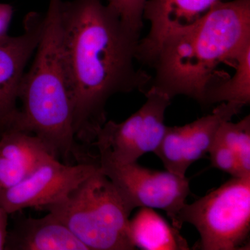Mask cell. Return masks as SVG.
Wrapping results in <instances>:
<instances>
[{"instance_id": "cell-1", "label": "cell", "mask_w": 250, "mask_h": 250, "mask_svg": "<svg viewBox=\"0 0 250 250\" xmlns=\"http://www.w3.org/2000/svg\"><path fill=\"white\" fill-rule=\"evenodd\" d=\"M61 27L75 138L91 146L106 122L108 100L146 93L152 77L135 67L140 36L101 0L62 1Z\"/></svg>"}, {"instance_id": "cell-2", "label": "cell", "mask_w": 250, "mask_h": 250, "mask_svg": "<svg viewBox=\"0 0 250 250\" xmlns=\"http://www.w3.org/2000/svg\"><path fill=\"white\" fill-rule=\"evenodd\" d=\"M250 43V0H219L198 21L171 33L149 65L150 86L170 99L186 95L203 104L217 67Z\"/></svg>"}, {"instance_id": "cell-3", "label": "cell", "mask_w": 250, "mask_h": 250, "mask_svg": "<svg viewBox=\"0 0 250 250\" xmlns=\"http://www.w3.org/2000/svg\"><path fill=\"white\" fill-rule=\"evenodd\" d=\"M62 3L49 0L34 61L20 87L17 128L39 138L54 157L67 159L78 145L62 52Z\"/></svg>"}, {"instance_id": "cell-4", "label": "cell", "mask_w": 250, "mask_h": 250, "mask_svg": "<svg viewBox=\"0 0 250 250\" xmlns=\"http://www.w3.org/2000/svg\"><path fill=\"white\" fill-rule=\"evenodd\" d=\"M43 210L55 215L88 250L136 249L129 233L133 209L100 168Z\"/></svg>"}, {"instance_id": "cell-5", "label": "cell", "mask_w": 250, "mask_h": 250, "mask_svg": "<svg viewBox=\"0 0 250 250\" xmlns=\"http://www.w3.org/2000/svg\"><path fill=\"white\" fill-rule=\"evenodd\" d=\"M179 223L191 224L200 233L197 249H248L250 231V177H232L221 187L186 203Z\"/></svg>"}, {"instance_id": "cell-6", "label": "cell", "mask_w": 250, "mask_h": 250, "mask_svg": "<svg viewBox=\"0 0 250 250\" xmlns=\"http://www.w3.org/2000/svg\"><path fill=\"white\" fill-rule=\"evenodd\" d=\"M100 167L133 210H164L174 228L180 230L179 215L190 194L189 179L168 172L143 167L137 162L121 163L98 151Z\"/></svg>"}, {"instance_id": "cell-7", "label": "cell", "mask_w": 250, "mask_h": 250, "mask_svg": "<svg viewBox=\"0 0 250 250\" xmlns=\"http://www.w3.org/2000/svg\"><path fill=\"white\" fill-rule=\"evenodd\" d=\"M145 93L147 100L137 111L122 123L106 122L91 146L121 163L137 162L144 154L155 152L165 135L171 99L152 87Z\"/></svg>"}, {"instance_id": "cell-8", "label": "cell", "mask_w": 250, "mask_h": 250, "mask_svg": "<svg viewBox=\"0 0 250 250\" xmlns=\"http://www.w3.org/2000/svg\"><path fill=\"white\" fill-rule=\"evenodd\" d=\"M100 168L99 159L65 164L51 158L21 183L1 189L0 204L9 215L27 208L43 210L66 196Z\"/></svg>"}, {"instance_id": "cell-9", "label": "cell", "mask_w": 250, "mask_h": 250, "mask_svg": "<svg viewBox=\"0 0 250 250\" xmlns=\"http://www.w3.org/2000/svg\"><path fill=\"white\" fill-rule=\"evenodd\" d=\"M243 107L237 103H220L210 114L191 123L184 126H167L154 154L167 171L186 177L188 167L208 152L220 125L231 121Z\"/></svg>"}, {"instance_id": "cell-10", "label": "cell", "mask_w": 250, "mask_h": 250, "mask_svg": "<svg viewBox=\"0 0 250 250\" xmlns=\"http://www.w3.org/2000/svg\"><path fill=\"white\" fill-rule=\"evenodd\" d=\"M44 16L31 12L24 21V31L17 36L0 39V134L16 128L20 87L28 62L41 39Z\"/></svg>"}, {"instance_id": "cell-11", "label": "cell", "mask_w": 250, "mask_h": 250, "mask_svg": "<svg viewBox=\"0 0 250 250\" xmlns=\"http://www.w3.org/2000/svg\"><path fill=\"white\" fill-rule=\"evenodd\" d=\"M218 1L147 0L143 18L150 23V29L139 41L136 59L149 65L166 36L196 22Z\"/></svg>"}, {"instance_id": "cell-12", "label": "cell", "mask_w": 250, "mask_h": 250, "mask_svg": "<svg viewBox=\"0 0 250 250\" xmlns=\"http://www.w3.org/2000/svg\"><path fill=\"white\" fill-rule=\"evenodd\" d=\"M54 157L34 134L12 128L0 134V185L21 183L45 161Z\"/></svg>"}, {"instance_id": "cell-13", "label": "cell", "mask_w": 250, "mask_h": 250, "mask_svg": "<svg viewBox=\"0 0 250 250\" xmlns=\"http://www.w3.org/2000/svg\"><path fill=\"white\" fill-rule=\"evenodd\" d=\"M4 250H88L55 215L19 219L8 231Z\"/></svg>"}, {"instance_id": "cell-14", "label": "cell", "mask_w": 250, "mask_h": 250, "mask_svg": "<svg viewBox=\"0 0 250 250\" xmlns=\"http://www.w3.org/2000/svg\"><path fill=\"white\" fill-rule=\"evenodd\" d=\"M129 233L135 248L145 250H188L178 229L150 208H141L130 219Z\"/></svg>"}, {"instance_id": "cell-15", "label": "cell", "mask_w": 250, "mask_h": 250, "mask_svg": "<svg viewBox=\"0 0 250 250\" xmlns=\"http://www.w3.org/2000/svg\"><path fill=\"white\" fill-rule=\"evenodd\" d=\"M235 72L229 80L210 85L203 104L233 103L246 106L250 103V43L233 59Z\"/></svg>"}, {"instance_id": "cell-16", "label": "cell", "mask_w": 250, "mask_h": 250, "mask_svg": "<svg viewBox=\"0 0 250 250\" xmlns=\"http://www.w3.org/2000/svg\"><path fill=\"white\" fill-rule=\"evenodd\" d=\"M215 140L223 143L238 156L242 169L250 176V116L238 122L226 121L220 125Z\"/></svg>"}, {"instance_id": "cell-17", "label": "cell", "mask_w": 250, "mask_h": 250, "mask_svg": "<svg viewBox=\"0 0 250 250\" xmlns=\"http://www.w3.org/2000/svg\"><path fill=\"white\" fill-rule=\"evenodd\" d=\"M111 8L130 31L140 36L143 28V12L147 0H107Z\"/></svg>"}, {"instance_id": "cell-18", "label": "cell", "mask_w": 250, "mask_h": 250, "mask_svg": "<svg viewBox=\"0 0 250 250\" xmlns=\"http://www.w3.org/2000/svg\"><path fill=\"white\" fill-rule=\"evenodd\" d=\"M211 166L215 168L231 174L233 177H246L238 156L226 145L215 140L208 152Z\"/></svg>"}, {"instance_id": "cell-19", "label": "cell", "mask_w": 250, "mask_h": 250, "mask_svg": "<svg viewBox=\"0 0 250 250\" xmlns=\"http://www.w3.org/2000/svg\"><path fill=\"white\" fill-rule=\"evenodd\" d=\"M14 16V7L8 4L0 3V39L9 36L8 31Z\"/></svg>"}, {"instance_id": "cell-20", "label": "cell", "mask_w": 250, "mask_h": 250, "mask_svg": "<svg viewBox=\"0 0 250 250\" xmlns=\"http://www.w3.org/2000/svg\"><path fill=\"white\" fill-rule=\"evenodd\" d=\"M1 190V187L0 185V192ZM8 215L9 213L5 210L0 204V250H4L5 243H6L8 233Z\"/></svg>"}]
</instances>
